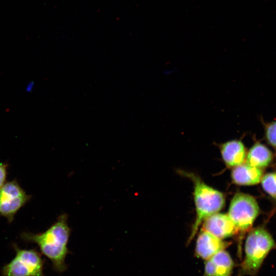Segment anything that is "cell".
I'll use <instances>...</instances> for the list:
<instances>
[{
  "label": "cell",
  "instance_id": "obj_1",
  "mask_svg": "<svg viewBox=\"0 0 276 276\" xmlns=\"http://www.w3.org/2000/svg\"><path fill=\"white\" fill-rule=\"evenodd\" d=\"M71 229L67 223V216L63 214L44 232L34 234L24 232L21 239L36 244L41 253L52 262L54 268L62 272L66 269L65 258L69 252L67 244Z\"/></svg>",
  "mask_w": 276,
  "mask_h": 276
},
{
  "label": "cell",
  "instance_id": "obj_2",
  "mask_svg": "<svg viewBox=\"0 0 276 276\" xmlns=\"http://www.w3.org/2000/svg\"><path fill=\"white\" fill-rule=\"evenodd\" d=\"M276 249V242L270 234L262 227L251 230L245 241L244 257L238 276L256 275L269 253Z\"/></svg>",
  "mask_w": 276,
  "mask_h": 276
},
{
  "label": "cell",
  "instance_id": "obj_3",
  "mask_svg": "<svg viewBox=\"0 0 276 276\" xmlns=\"http://www.w3.org/2000/svg\"><path fill=\"white\" fill-rule=\"evenodd\" d=\"M194 182V197L196 217L188 240L190 242L195 237L200 225L210 216L218 213L224 206V195L220 192L204 183L193 174L186 173Z\"/></svg>",
  "mask_w": 276,
  "mask_h": 276
},
{
  "label": "cell",
  "instance_id": "obj_4",
  "mask_svg": "<svg viewBox=\"0 0 276 276\" xmlns=\"http://www.w3.org/2000/svg\"><path fill=\"white\" fill-rule=\"evenodd\" d=\"M14 258L2 269L3 276H44L43 260L34 249H20L14 245Z\"/></svg>",
  "mask_w": 276,
  "mask_h": 276
},
{
  "label": "cell",
  "instance_id": "obj_5",
  "mask_svg": "<svg viewBox=\"0 0 276 276\" xmlns=\"http://www.w3.org/2000/svg\"><path fill=\"white\" fill-rule=\"evenodd\" d=\"M259 211L258 204L253 197L237 193L232 199L228 215L238 232L244 233L251 227Z\"/></svg>",
  "mask_w": 276,
  "mask_h": 276
},
{
  "label": "cell",
  "instance_id": "obj_6",
  "mask_svg": "<svg viewBox=\"0 0 276 276\" xmlns=\"http://www.w3.org/2000/svg\"><path fill=\"white\" fill-rule=\"evenodd\" d=\"M31 198L16 180L6 182L0 188V216L12 222L18 211Z\"/></svg>",
  "mask_w": 276,
  "mask_h": 276
},
{
  "label": "cell",
  "instance_id": "obj_7",
  "mask_svg": "<svg viewBox=\"0 0 276 276\" xmlns=\"http://www.w3.org/2000/svg\"><path fill=\"white\" fill-rule=\"evenodd\" d=\"M203 222L202 230L220 239L238 233L228 214L217 213L207 217Z\"/></svg>",
  "mask_w": 276,
  "mask_h": 276
},
{
  "label": "cell",
  "instance_id": "obj_8",
  "mask_svg": "<svg viewBox=\"0 0 276 276\" xmlns=\"http://www.w3.org/2000/svg\"><path fill=\"white\" fill-rule=\"evenodd\" d=\"M234 267L231 256L224 249L205 260L203 276H232Z\"/></svg>",
  "mask_w": 276,
  "mask_h": 276
},
{
  "label": "cell",
  "instance_id": "obj_9",
  "mask_svg": "<svg viewBox=\"0 0 276 276\" xmlns=\"http://www.w3.org/2000/svg\"><path fill=\"white\" fill-rule=\"evenodd\" d=\"M228 245V243L223 242L222 239L202 229L196 241L195 255L197 257L205 261L225 249Z\"/></svg>",
  "mask_w": 276,
  "mask_h": 276
},
{
  "label": "cell",
  "instance_id": "obj_10",
  "mask_svg": "<svg viewBox=\"0 0 276 276\" xmlns=\"http://www.w3.org/2000/svg\"><path fill=\"white\" fill-rule=\"evenodd\" d=\"M222 157L228 167H235L243 163L246 156L243 143L238 140L227 141L220 146Z\"/></svg>",
  "mask_w": 276,
  "mask_h": 276
},
{
  "label": "cell",
  "instance_id": "obj_11",
  "mask_svg": "<svg viewBox=\"0 0 276 276\" xmlns=\"http://www.w3.org/2000/svg\"><path fill=\"white\" fill-rule=\"evenodd\" d=\"M263 176L261 169L242 164L233 169L232 178L233 182L238 185L250 186L260 182Z\"/></svg>",
  "mask_w": 276,
  "mask_h": 276
},
{
  "label": "cell",
  "instance_id": "obj_12",
  "mask_svg": "<svg viewBox=\"0 0 276 276\" xmlns=\"http://www.w3.org/2000/svg\"><path fill=\"white\" fill-rule=\"evenodd\" d=\"M245 158L247 164L261 169L270 163L272 153L266 146L257 142L250 148Z\"/></svg>",
  "mask_w": 276,
  "mask_h": 276
},
{
  "label": "cell",
  "instance_id": "obj_13",
  "mask_svg": "<svg viewBox=\"0 0 276 276\" xmlns=\"http://www.w3.org/2000/svg\"><path fill=\"white\" fill-rule=\"evenodd\" d=\"M261 183L264 190L276 199V172L267 173L263 176Z\"/></svg>",
  "mask_w": 276,
  "mask_h": 276
},
{
  "label": "cell",
  "instance_id": "obj_14",
  "mask_svg": "<svg viewBox=\"0 0 276 276\" xmlns=\"http://www.w3.org/2000/svg\"><path fill=\"white\" fill-rule=\"evenodd\" d=\"M264 127L267 141L276 149V120L266 124Z\"/></svg>",
  "mask_w": 276,
  "mask_h": 276
},
{
  "label": "cell",
  "instance_id": "obj_15",
  "mask_svg": "<svg viewBox=\"0 0 276 276\" xmlns=\"http://www.w3.org/2000/svg\"><path fill=\"white\" fill-rule=\"evenodd\" d=\"M8 165L6 163H0V188L6 182L8 173Z\"/></svg>",
  "mask_w": 276,
  "mask_h": 276
},
{
  "label": "cell",
  "instance_id": "obj_16",
  "mask_svg": "<svg viewBox=\"0 0 276 276\" xmlns=\"http://www.w3.org/2000/svg\"><path fill=\"white\" fill-rule=\"evenodd\" d=\"M34 87V82L33 81H30L26 85L25 89L28 93L32 91Z\"/></svg>",
  "mask_w": 276,
  "mask_h": 276
}]
</instances>
